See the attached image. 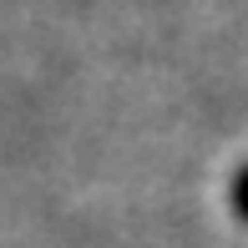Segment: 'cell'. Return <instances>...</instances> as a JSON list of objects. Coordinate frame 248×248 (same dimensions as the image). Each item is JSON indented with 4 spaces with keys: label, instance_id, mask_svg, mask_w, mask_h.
Instances as JSON below:
<instances>
[{
    "label": "cell",
    "instance_id": "cell-1",
    "mask_svg": "<svg viewBox=\"0 0 248 248\" xmlns=\"http://www.w3.org/2000/svg\"><path fill=\"white\" fill-rule=\"evenodd\" d=\"M228 202H233V213L248 223V162L233 172V183H228Z\"/></svg>",
    "mask_w": 248,
    "mask_h": 248
}]
</instances>
